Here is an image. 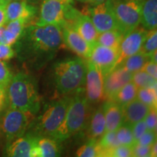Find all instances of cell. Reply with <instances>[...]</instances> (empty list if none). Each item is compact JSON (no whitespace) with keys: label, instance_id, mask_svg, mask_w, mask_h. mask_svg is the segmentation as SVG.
<instances>
[{"label":"cell","instance_id":"cell-40","mask_svg":"<svg viewBox=\"0 0 157 157\" xmlns=\"http://www.w3.org/2000/svg\"><path fill=\"white\" fill-rule=\"evenodd\" d=\"M7 101V90L3 86L0 85V112L5 109Z\"/></svg>","mask_w":157,"mask_h":157},{"label":"cell","instance_id":"cell-8","mask_svg":"<svg viewBox=\"0 0 157 157\" xmlns=\"http://www.w3.org/2000/svg\"><path fill=\"white\" fill-rule=\"evenodd\" d=\"M86 73L84 91L90 104L104 101V76L101 70L90 60H86Z\"/></svg>","mask_w":157,"mask_h":157},{"label":"cell","instance_id":"cell-35","mask_svg":"<svg viewBox=\"0 0 157 157\" xmlns=\"http://www.w3.org/2000/svg\"><path fill=\"white\" fill-rule=\"evenodd\" d=\"M155 141H156V132L151 130H147L136 140L135 143L143 146H151Z\"/></svg>","mask_w":157,"mask_h":157},{"label":"cell","instance_id":"cell-9","mask_svg":"<svg viewBox=\"0 0 157 157\" xmlns=\"http://www.w3.org/2000/svg\"><path fill=\"white\" fill-rule=\"evenodd\" d=\"M71 0H43L39 11L37 25L56 24L61 25L66 23V10Z\"/></svg>","mask_w":157,"mask_h":157},{"label":"cell","instance_id":"cell-27","mask_svg":"<svg viewBox=\"0 0 157 157\" xmlns=\"http://www.w3.org/2000/svg\"><path fill=\"white\" fill-rule=\"evenodd\" d=\"M137 99L150 108H156L157 91L156 87L138 88Z\"/></svg>","mask_w":157,"mask_h":157},{"label":"cell","instance_id":"cell-16","mask_svg":"<svg viewBox=\"0 0 157 157\" xmlns=\"http://www.w3.org/2000/svg\"><path fill=\"white\" fill-rule=\"evenodd\" d=\"M74 29L90 44L95 45L98 34L93 21L88 15L82 14L77 10L74 17L68 21Z\"/></svg>","mask_w":157,"mask_h":157},{"label":"cell","instance_id":"cell-41","mask_svg":"<svg viewBox=\"0 0 157 157\" xmlns=\"http://www.w3.org/2000/svg\"><path fill=\"white\" fill-rule=\"evenodd\" d=\"M7 2L3 0H0V26L7 23L5 13V6Z\"/></svg>","mask_w":157,"mask_h":157},{"label":"cell","instance_id":"cell-13","mask_svg":"<svg viewBox=\"0 0 157 157\" xmlns=\"http://www.w3.org/2000/svg\"><path fill=\"white\" fill-rule=\"evenodd\" d=\"M118 58V50L95 44L88 60L101 71L104 76L115 68Z\"/></svg>","mask_w":157,"mask_h":157},{"label":"cell","instance_id":"cell-19","mask_svg":"<svg viewBox=\"0 0 157 157\" xmlns=\"http://www.w3.org/2000/svg\"><path fill=\"white\" fill-rule=\"evenodd\" d=\"M105 119V132L116 131L124 124L122 107L113 101L103 103Z\"/></svg>","mask_w":157,"mask_h":157},{"label":"cell","instance_id":"cell-10","mask_svg":"<svg viewBox=\"0 0 157 157\" xmlns=\"http://www.w3.org/2000/svg\"><path fill=\"white\" fill-rule=\"evenodd\" d=\"M148 32V30L138 25L123 36L118 48V58L115 67L127 58L140 52Z\"/></svg>","mask_w":157,"mask_h":157},{"label":"cell","instance_id":"cell-30","mask_svg":"<svg viewBox=\"0 0 157 157\" xmlns=\"http://www.w3.org/2000/svg\"><path fill=\"white\" fill-rule=\"evenodd\" d=\"M116 136L119 144L129 146H133L135 144V140L132 128L130 126L125 124H123L116 130Z\"/></svg>","mask_w":157,"mask_h":157},{"label":"cell","instance_id":"cell-23","mask_svg":"<svg viewBox=\"0 0 157 157\" xmlns=\"http://www.w3.org/2000/svg\"><path fill=\"white\" fill-rule=\"evenodd\" d=\"M137 89L138 88L132 81L129 82L118 90L109 101H113L121 106H123L136 99Z\"/></svg>","mask_w":157,"mask_h":157},{"label":"cell","instance_id":"cell-25","mask_svg":"<svg viewBox=\"0 0 157 157\" xmlns=\"http://www.w3.org/2000/svg\"><path fill=\"white\" fill-rule=\"evenodd\" d=\"M123 36L124 34L117 29L104 31L98 34L95 44L118 50Z\"/></svg>","mask_w":157,"mask_h":157},{"label":"cell","instance_id":"cell-22","mask_svg":"<svg viewBox=\"0 0 157 157\" xmlns=\"http://www.w3.org/2000/svg\"><path fill=\"white\" fill-rule=\"evenodd\" d=\"M60 154L58 142L53 138H38L36 145V157H55Z\"/></svg>","mask_w":157,"mask_h":157},{"label":"cell","instance_id":"cell-29","mask_svg":"<svg viewBox=\"0 0 157 157\" xmlns=\"http://www.w3.org/2000/svg\"><path fill=\"white\" fill-rule=\"evenodd\" d=\"M157 79L143 71H138L132 74V82L137 88L157 87Z\"/></svg>","mask_w":157,"mask_h":157},{"label":"cell","instance_id":"cell-31","mask_svg":"<svg viewBox=\"0 0 157 157\" xmlns=\"http://www.w3.org/2000/svg\"><path fill=\"white\" fill-rule=\"evenodd\" d=\"M157 49V31L156 29L148 31L146 38L143 42L141 51L147 56L151 54Z\"/></svg>","mask_w":157,"mask_h":157},{"label":"cell","instance_id":"cell-44","mask_svg":"<svg viewBox=\"0 0 157 157\" xmlns=\"http://www.w3.org/2000/svg\"><path fill=\"white\" fill-rule=\"evenodd\" d=\"M3 1L6 2H10V1H12V0H3Z\"/></svg>","mask_w":157,"mask_h":157},{"label":"cell","instance_id":"cell-33","mask_svg":"<svg viewBox=\"0 0 157 157\" xmlns=\"http://www.w3.org/2000/svg\"><path fill=\"white\" fill-rule=\"evenodd\" d=\"M13 76V74L5 61L0 60V85L7 88Z\"/></svg>","mask_w":157,"mask_h":157},{"label":"cell","instance_id":"cell-14","mask_svg":"<svg viewBox=\"0 0 157 157\" xmlns=\"http://www.w3.org/2000/svg\"><path fill=\"white\" fill-rule=\"evenodd\" d=\"M132 73L117 66L104 76L105 100H111L114 94L124 84L132 81Z\"/></svg>","mask_w":157,"mask_h":157},{"label":"cell","instance_id":"cell-17","mask_svg":"<svg viewBox=\"0 0 157 157\" xmlns=\"http://www.w3.org/2000/svg\"><path fill=\"white\" fill-rule=\"evenodd\" d=\"M5 13L7 23L18 19L29 21L36 14V9L29 5L26 0H12L6 4Z\"/></svg>","mask_w":157,"mask_h":157},{"label":"cell","instance_id":"cell-11","mask_svg":"<svg viewBox=\"0 0 157 157\" xmlns=\"http://www.w3.org/2000/svg\"><path fill=\"white\" fill-rule=\"evenodd\" d=\"M90 17L98 33L109 30H118V25L111 7V0L94 5L89 9Z\"/></svg>","mask_w":157,"mask_h":157},{"label":"cell","instance_id":"cell-42","mask_svg":"<svg viewBox=\"0 0 157 157\" xmlns=\"http://www.w3.org/2000/svg\"><path fill=\"white\" fill-rule=\"evenodd\" d=\"M157 156V143L156 141L151 146V157H156Z\"/></svg>","mask_w":157,"mask_h":157},{"label":"cell","instance_id":"cell-26","mask_svg":"<svg viewBox=\"0 0 157 157\" xmlns=\"http://www.w3.org/2000/svg\"><path fill=\"white\" fill-rule=\"evenodd\" d=\"M98 143L102 150L103 157L107 156L110 151L120 145L116 136V131L104 132L98 140Z\"/></svg>","mask_w":157,"mask_h":157},{"label":"cell","instance_id":"cell-24","mask_svg":"<svg viewBox=\"0 0 157 157\" xmlns=\"http://www.w3.org/2000/svg\"><path fill=\"white\" fill-rule=\"evenodd\" d=\"M148 60V56L140 50V52L127 58L117 66H120L127 71L133 74L142 69L144 64Z\"/></svg>","mask_w":157,"mask_h":157},{"label":"cell","instance_id":"cell-18","mask_svg":"<svg viewBox=\"0 0 157 157\" xmlns=\"http://www.w3.org/2000/svg\"><path fill=\"white\" fill-rule=\"evenodd\" d=\"M121 107L123 111L124 124L130 127L134 124L143 120L151 109L137 98Z\"/></svg>","mask_w":157,"mask_h":157},{"label":"cell","instance_id":"cell-1","mask_svg":"<svg viewBox=\"0 0 157 157\" xmlns=\"http://www.w3.org/2000/svg\"><path fill=\"white\" fill-rule=\"evenodd\" d=\"M16 52L22 60L43 66L63 46L61 26L34 24L25 28L16 43Z\"/></svg>","mask_w":157,"mask_h":157},{"label":"cell","instance_id":"cell-37","mask_svg":"<svg viewBox=\"0 0 157 157\" xmlns=\"http://www.w3.org/2000/svg\"><path fill=\"white\" fill-rule=\"evenodd\" d=\"M132 156L151 157V146H143L135 143L132 146Z\"/></svg>","mask_w":157,"mask_h":157},{"label":"cell","instance_id":"cell-12","mask_svg":"<svg viewBox=\"0 0 157 157\" xmlns=\"http://www.w3.org/2000/svg\"><path fill=\"white\" fill-rule=\"evenodd\" d=\"M61 29L63 44L78 57L87 60L91 55L93 45L87 42L69 23L63 24Z\"/></svg>","mask_w":157,"mask_h":157},{"label":"cell","instance_id":"cell-28","mask_svg":"<svg viewBox=\"0 0 157 157\" xmlns=\"http://www.w3.org/2000/svg\"><path fill=\"white\" fill-rule=\"evenodd\" d=\"M76 156L79 157H100L103 156L101 148L98 143V140H90L89 142L80 147L76 151Z\"/></svg>","mask_w":157,"mask_h":157},{"label":"cell","instance_id":"cell-2","mask_svg":"<svg viewBox=\"0 0 157 157\" xmlns=\"http://www.w3.org/2000/svg\"><path fill=\"white\" fill-rule=\"evenodd\" d=\"M10 108L28 111L36 115L41 108L36 82L34 77L24 72L13 76L7 88Z\"/></svg>","mask_w":157,"mask_h":157},{"label":"cell","instance_id":"cell-38","mask_svg":"<svg viewBox=\"0 0 157 157\" xmlns=\"http://www.w3.org/2000/svg\"><path fill=\"white\" fill-rule=\"evenodd\" d=\"M131 128H132V131L133 135H134L135 142H136L137 139H138L139 137L147 130V127L144 120L140 121H138V122L134 124L131 127Z\"/></svg>","mask_w":157,"mask_h":157},{"label":"cell","instance_id":"cell-39","mask_svg":"<svg viewBox=\"0 0 157 157\" xmlns=\"http://www.w3.org/2000/svg\"><path fill=\"white\" fill-rule=\"evenodd\" d=\"M141 71L146 72V74L157 79V63L148 60L144 64Z\"/></svg>","mask_w":157,"mask_h":157},{"label":"cell","instance_id":"cell-7","mask_svg":"<svg viewBox=\"0 0 157 157\" xmlns=\"http://www.w3.org/2000/svg\"><path fill=\"white\" fill-rule=\"evenodd\" d=\"M35 115L28 111L10 108L2 118L0 123L1 132L7 143L25 135Z\"/></svg>","mask_w":157,"mask_h":157},{"label":"cell","instance_id":"cell-43","mask_svg":"<svg viewBox=\"0 0 157 157\" xmlns=\"http://www.w3.org/2000/svg\"><path fill=\"white\" fill-rule=\"evenodd\" d=\"M82 1H85V2H87L92 4V5H98V4H101L102 2H103L106 1V0H82Z\"/></svg>","mask_w":157,"mask_h":157},{"label":"cell","instance_id":"cell-4","mask_svg":"<svg viewBox=\"0 0 157 157\" xmlns=\"http://www.w3.org/2000/svg\"><path fill=\"white\" fill-rule=\"evenodd\" d=\"M90 103L84 87L72 94V98L65 118L52 138L63 141L85 129L89 119Z\"/></svg>","mask_w":157,"mask_h":157},{"label":"cell","instance_id":"cell-21","mask_svg":"<svg viewBox=\"0 0 157 157\" xmlns=\"http://www.w3.org/2000/svg\"><path fill=\"white\" fill-rule=\"evenodd\" d=\"M143 27L148 31L156 29L157 26V0H144L141 10Z\"/></svg>","mask_w":157,"mask_h":157},{"label":"cell","instance_id":"cell-5","mask_svg":"<svg viewBox=\"0 0 157 157\" xmlns=\"http://www.w3.org/2000/svg\"><path fill=\"white\" fill-rule=\"evenodd\" d=\"M71 98L72 94L63 95L50 103L39 117L36 125L37 132L52 138L63 121Z\"/></svg>","mask_w":157,"mask_h":157},{"label":"cell","instance_id":"cell-32","mask_svg":"<svg viewBox=\"0 0 157 157\" xmlns=\"http://www.w3.org/2000/svg\"><path fill=\"white\" fill-rule=\"evenodd\" d=\"M108 157H130L132 156V146L119 145L108 153Z\"/></svg>","mask_w":157,"mask_h":157},{"label":"cell","instance_id":"cell-3","mask_svg":"<svg viewBox=\"0 0 157 157\" xmlns=\"http://www.w3.org/2000/svg\"><path fill=\"white\" fill-rule=\"evenodd\" d=\"M53 76L56 91L63 96L76 93L84 87L87 64L84 59L68 58L53 65Z\"/></svg>","mask_w":157,"mask_h":157},{"label":"cell","instance_id":"cell-36","mask_svg":"<svg viewBox=\"0 0 157 157\" xmlns=\"http://www.w3.org/2000/svg\"><path fill=\"white\" fill-rule=\"evenodd\" d=\"M15 55V51L12 48V45L0 43V60L7 61L13 58Z\"/></svg>","mask_w":157,"mask_h":157},{"label":"cell","instance_id":"cell-20","mask_svg":"<svg viewBox=\"0 0 157 157\" xmlns=\"http://www.w3.org/2000/svg\"><path fill=\"white\" fill-rule=\"evenodd\" d=\"M85 129L86 135L90 140H98L105 132V119L103 104L90 115Z\"/></svg>","mask_w":157,"mask_h":157},{"label":"cell","instance_id":"cell-34","mask_svg":"<svg viewBox=\"0 0 157 157\" xmlns=\"http://www.w3.org/2000/svg\"><path fill=\"white\" fill-rule=\"evenodd\" d=\"M146 123L147 129L156 132L157 127V111L156 108H151L143 119Z\"/></svg>","mask_w":157,"mask_h":157},{"label":"cell","instance_id":"cell-15","mask_svg":"<svg viewBox=\"0 0 157 157\" xmlns=\"http://www.w3.org/2000/svg\"><path fill=\"white\" fill-rule=\"evenodd\" d=\"M38 138L32 135L20 137L7 143L6 154L12 157H36Z\"/></svg>","mask_w":157,"mask_h":157},{"label":"cell","instance_id":"cell-6","mask_svg":"<svg viewBox=\"0 0 157 157\" xmlns=\"http://www.w3.org/2000/svg\"><path fill=\"white\" fill-rule=\"evenodd\" d=\"M144 0H111V7L118 25V30L124 36L138 26Z\"/></svg>","mask_w":157,"mask_h":157}]
</instances>
